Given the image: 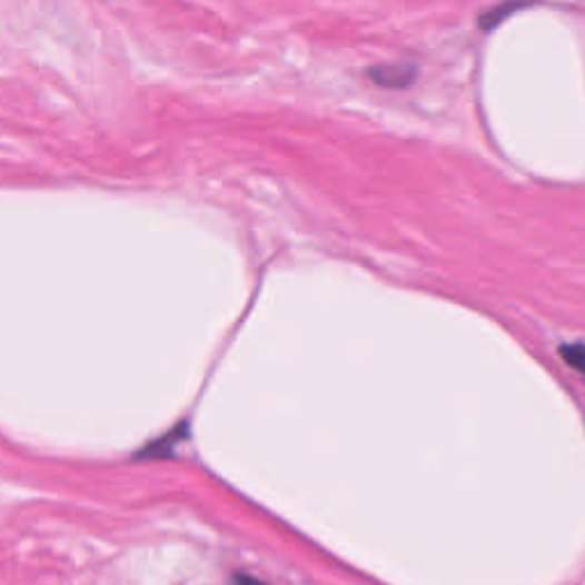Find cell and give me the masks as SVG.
<instances>
[{
	"label": "cell",
	"mask_w": 585,
	"mask_h": 585,
	"mask_svg": "<svg viewBox=\"0 0 585 585\" xmlns=\"http://www.w3.org/2000/svg\"><path fill=\"white\" fill-rule=\"evenodd\" d=\"M373 78L380 82V86H387V88H403L407 86V82L412 80V69L405 67H387V69H375L373 71Z\"/></svg>",
	"instance_id": "1"
},
{
	"label": "cell",
	"mask_w": 585,
	"mask_h": 585,
	"mask_svg": "<svg viewBox=\"0 0 585 585\" xmlns=\"http://www.w3.org/2000/svg\"><path fill=\"white\" fill-rule=\"evenodd\" d=\"M561 355H563V359H565L569 366H574V368H578L581 373H585V344L563 346V348H561Z\"/></svg>",
	"instance_id": "2"
},
{
	"label": "cell",
	"mask_w": 585,
	"mask_h": 585,
	"mask_svg": "<svg viewBox=\"0 0 585 585\" xmlns=\"http://www.w3.org/2000/svg\"><path fill=\"white\" fill-rule=\"evenodd\" d=\"M231 585H268L255 576H247V574H234L231 578Z\"/></svg>",
	"instance_id": "3"
}]
</instances>
